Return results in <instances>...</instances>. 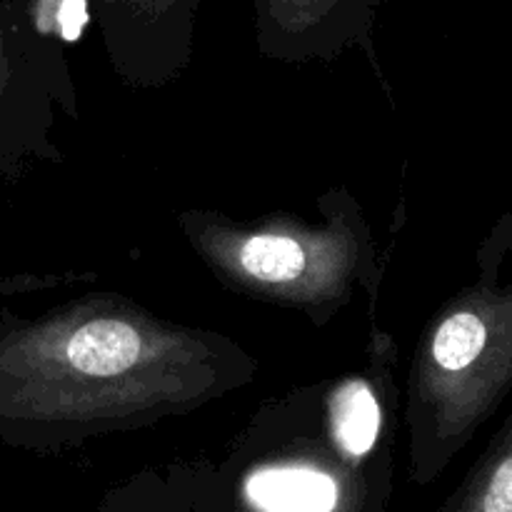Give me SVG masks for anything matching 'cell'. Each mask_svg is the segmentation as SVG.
Listing matches in <instances>:
<instances>
[{
  "label": "cell",
  "instance_id": "6da1fadb",
  "mask_svg": "<svg viewBox=\"0 0 512 512\" xmlns=\"http://www.w3.org/2000/svg\"><path fill=\"white\" fill-rule=\"evenodd\" d=\"M258 358L118 293L0 313V440L58 450L148 428L248 388Z\"/></svg>",
  "mask_w": 512,
  "mask_h": 512
},
{
  "label": "cell",
  "instance_id": "7a4b0ae2",
  "mask_svg": "<svg viewBox=\"0 0 512 512\" xmlns=\"http://www.w3.org/2000/svg\"><path fill=\"white\" fill-rule=\"evenodd\" d=\"M315 205L320 223L290 213L240 220L200 208L180 210L175 223L230 293L328 325L358 293L375 303L383 260L368 215L348 188H330Z\"/></svg>",
  "mask_w": 512,
  "mask_h": 512
},
{
  "label": "cell",
  "instance_id": "3957f363",
  "mask_svg": "<svg viewBox=\"0 0 512 512\" xmlns=\"http://www.w3.org/2000/svg\"><path fill=\"white\" fill-rule=\"evenodd\" d=\"M503 223L480 248V278L445 300L410 363L403 418L410 470L438 478L512 390V278L500 280Z\"/></svg>",
  "mask_w": 512,
  "mask_h": 512
},
{
  "label": "cell",
  "instance_id": "277c9868",
  "mask_svg": "<svg viewBox=\"0 0 512 512\" xmlns=\"http://www.w3.org/2000/svg\"><path fill=\"white\" fill-rule=\"evenodd\" d=\"M58 113L80 118L78 88L55 35L0 0V178L15 183L33 165L63 163Z\"/></svg>",
  "mask_w": 512,
  "mask_h": 512
},
{
  "label": "cell",
  "instance_id": "5b68a950",
  "mask_svg": "<svg viewBox=\"0 0 512 512\" xmlns=\"http://www.w3.org/2000/svg\"><path fill=\"white\" fill-rule=\"evenodd\" d=\"M208 0H88L110 65L133 88H160L193 60Z\"/></svg>",
  "mask_w": 512,
  "mask_h": 512
},
{
  "label": "cell",
  "instance_id": "8992f818",
  "mask_svg": "<svg viewBox=\"0 0 512 512\" xmlns=\"http://www.w3.org/2000/svg\"><path fill=\"white\" fill-rule=\"evenodd\" d=\"M383 0H253L255 48L278 63L335 60L360 48L375 58Z\"/></svg>",
  "mask_w": 512,
  "mask_h": 512
},
{
  "label": "cell",
  "instance_id": "52a82bcc",
  "mask_svg": "<svg viewBox=\"0 0 512 512\" xmlns=\"http://www.w3.org/2000/svg\"><path fill=\"white\" fill-rule=\"evenodd\" d=\"M253 500L265 512H330L335 505V480L308 465L263 470L250 485Z\"/></svg>",
  "mask_w": 512,
  "mask_h": 512
},
{
  "label": "cell",
  "instance_id": "ba28073f",
  "mask_svg": "<svg viewBox=\"0 0 512 512\" xmlns=\"http://www.w3.org/2000/svg\"><path fill=\"white\" fill-rule=\"evenodd\" d=\"M448 512H512V413Z\"/></svg>",
  "mask_w": 512,
  "mask_h": 512
},
{
  "label": "cell",
  "instance_id": "9c48e42d",
  "mask_svg": "<svg viewBox=\"0 0 512 512\" xmlns=\"http://www.w3.org/2000/svg\"><path fill=\"white\" fill-rule=\"evenodd\" d=\"M18 8L23 10L25 18L33 25H38L43 33L55 35L58 38V28H55V15H58L63 0H15Z\"/></svg>",
  "mask_w": 512,
  "mask_h": 512
}]
</instances>
